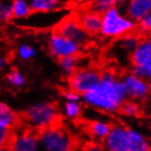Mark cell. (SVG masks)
Returning <instances> with one entry per match:
<instances>
[{"instance_id":"obj_22","label":"cell","mask_w":151,"mask_h":151,"mask_svg":"<svg viewBox=\"0 0 151 151\" xmlns=\"http://www.w3.org/2000/svg\"><path fill=\"white\" fill-rule=\"evenodd\" d=\"M119 112L123 115H125V116H129V117L137 116L141 112V107H140L139 103L127 100L121 106Z\"/></svg>"},{"instance_id":"obj_32","label":"cell","mask_w":151,"mask_h":151,"mask_svg":"<svg viewBox=\"0 0 151 151\" xmlns=\"http://www.w3.org/2000/svg\"><path fill=\"white\" fill-rule=\"evenodd\" d=\"M149 150L151 151V144H150V147H149Z\"/></svg>"},{"instance_id":"obj_5","label":"cell","mask_w":151,"mask_h":151,"mask_svg":"<svg viewBox=\"0 0 151 151\" xmlns=\"http://www.w3.org/2000/svg\"><path fill=\"white\" fill-rule=\"evenodd\" d=\"M137 29V23L122 14L117 6L102 16L100 34L105 38H122Z\"/></svg>"},{"instance_id":"obj_16","label":"cell","mask_w":151,"mask_h":151,"mask_svg":"<svg viewBox=\"0 0 151 151\" xmlns=\"http://www.w3.org/2000/svg\"><path fill=\"white\" fill-rule=\"evenodd\" d=\"M112 127L113 126L110 123L101 120H94L89 123L88 131L93 137L96 138L97 140H101L103 143L104 140L110 134Z\"/></svg>"},{"instance_id":"obj_8","label":"cell","mask_w":151,"mask_h":151,"mask_svg":"<svg viewBox=\"0 0 151 151\" xmlns=\"http://www.w3.org/2000/svg\"><path fill=\"white\" fill-rule=\"evenodd\" d=\"M54 32L68 40H73L80 45L84 46L90 40L89 35L82 27L75 15L69 16L60 20L55 27Z\"/></svg>"},{"instance_id":"obj_33","label":"cell","mask_w":151,"mask_h":151,"mask_svg":"<svg viewBox=\"0 0 151 151\" xmlns=\"http://www.w3.org/2000/svg\"><path fill=\"white\" fill-rule=\"evenodd\" d=\"M149 137H150V138H151V133H150V136H149Z\"/></svg>"},{"instance_id":"obj_9","label":"cell","mask_w":151,"mask_h":151,"mask_svg":"<svg viewBox=\"0 0 151 151\" xmlns=\"http://www.w3.org/2000/svg\"><path fill=\"white\" fill-rule=\"evenodd\" d=\"M82 47L79 43L60 36L54 31L49 38V51L58 60L63 58L79 55Z\"/></svg>"},{"instance_id":"obj_4","label":"cell","mask_w":151,"mask_h":151,"mask_svg":"<svg viewBox=\"0 0 151 151\" xmlns=\"http://www.w3.org/2000/svg\"><path fill=\"white\" fill-rule=\"evenodd\" d=\"M60 117L56 104L42 102L34 104L27 108L23 114V118L30 129L40 131L58 124Z\"/></svg>"},{"instance_id":"obj_21","label":"cell","mask_w":151,"mask_h":151,"mask_svg":"<svg viewBox=\"0 0 151 151\" xmlns=\"http://www.w3.org/2000/svg\"><path fill=\"white\" fill-rule=\"evenodd\" d=\"M64 114L69 119L75 120L81 116L82 114V105L78 102L66 101L64 104Z\"/></svg>"},{"instance_id":"obj_11","label":"cell","mask_w":151,"mask_h":151,"mask_svg":"<svg viewBox=\"0 0 151 151\" xmlns=\"http://www.w3.org/2000/svg\"><path fill=\"white\" fill-rule=\"evenodd\" d=\"M6 147L10 151H40L38 131L25 128L15 133Z\"/></svg>"},{"instance_id":"obj_23","label":"cell","mask_w":151,"mask_h":151,"mask_svg":"<svg viewBox=\"0 0 151 151\" xmlns=\"http://www.w3.org/2000/svg\"><path fill=\"white\" fill-rule=\"evenodd\" d=\"M6 81L13 86L20 87L26 83V79L24 75L17 70H11L6 76Z\"/></svg>"},{"instance_id":"obj_13","label":"cell","mask_w":151,"mask_h":151,"mask_svg":"<svg viewBox=\"0 0 151 151\" xmlns=\"http://www.w3.org/2000/svg\"><path fill=\"white\" fill-rule=\"evenodd\" d=\"M149 12H151V0H131L126 6L124 15L138 23Z\"/></svg>"},{"instance_id":"obj_17","label":"cell","mask_w":151,"mask_h":151,"mask_svg":"<svg viewBox=\"0 0 151 151\" xmlns=\"http://www.w3.org/2000/svg\"><path fill=\"white\" fill-rule=\"evenodd\" d=\"M32 12L47 13L58 10L63 6V3L58 0H32L29 2Z\"/></svg>"},{"instance_id":"obj_18","label":"cell","mask_w":151,"mask_h":151,"mask_svg":"<svg viewBox=\"0 0 151 151\" xmlns=\"http://www.w3.org/2000/svg\"><path fill=\"white\" fill-rule=\"evenodd\" d=\"M58 61H59L60 70H63V74L68 78H70L73 74H74L80 69L79 68V63H80L79 55L63 58L59 60Z\"/></svg>"},{"instance_id":"obj_6","label":"cell","mask_w":151,"mask_h":151,"mask_svg":"<svg viewBox=\"0 0 151 151\" xmlns=\"http://www.w3.org/2000/svg\"><path fill=\"white\" fill-rule=\"evenodd\" d=\"M130 73L147 82L151 81V38L141 39L130 58Z\"/></svg>"},{"instance_id":"obj_24","label":"cell","mask_w":151,"mask_h":151,"mask_svg":"<svg viewBox=\"0 0 151 151\" xmlns=\"http://www.w3.org/2000/svg\"><path fill=\"white\" fill-rule=\"evenodd\" d=\"M0 19L1 21H9L14 19L13 15V2L2 1L0 5Z\"/></svg>"},{"instance_id":"obj_20","label":"cell","mask_w":151,"mask_h":151,"mask_svg":"<svg viewBox=\"0 0 151 151\" xmlns=\"http://www.w3.org/2000/svg\"><path fill=\"white\" fill-rule=\"evenodd\" d=\"M116 4L117 2L114 1V0H97V1L91 2L90 5H88V9L100 16H103L108 10H110L112 7L116 6Z\"/></svg>"},{"instance_id":"obj_10","label":"cell","mask_w":151,"mask_h":151,"mask_svg":"<svg viewBox=\"0 0 151 151\" xmlns=\"http://www.w3.org/2000/svg\"><path fill=\"white\" fill-rule=\"evenodd\" d=\"M121 80L128 99L131 101L140 103L144 102L149 97L150 87L148 82L137 77L131 73H126Z\"/></svg>"},{"instance_id":"obj_29","label":"cell","mask_w":151,"mask_h":151,"mask_svg":"<svg viewBox=\"0 0 151 151\" xmlns=\"http://www.w3.org/2000/svg\"><path fill=\"white\" fill-rule=\"evenodd\" d=\"M6 64V59H4V57H1V59H0V67H1V69H4Z\"/></svg>"},{"instance_id":"obj_31","label":"cell","mask_w":151,"mask_h":151,"mask_svg":"<svg viewBox=\"0 0 151 151\" xmlns=\"http://www.w3.org/2000/svg\"><path fill=\"white\" fill-rule=\"evenodd\" d=\"M149 87H150V95H149V97L151 98V81L149 82Z\"/></svg>"},{"instance_id":"obj_15","label":"cell","mask_w":151,"mask_h":151,"mask_svg":"<svg viewBox=\"0 0 151 151\" xmlns=\"http://www.w3.org/2000/svg\"><path fill=\"white\" fill-rule=\"evenodd\" d=\"M17 122V114L6 104H0V130L12 131Z\"/></svg>"},{"instance_id":"obj_7","label":"cell","mask_w":151,"mask_h":151,"mask_svg":"<svg viewBox=\"0 0 151 151\" xmlns=\"http://www.w3.org/2000/svg\"><path fill=\"white\" fill-rule=\"evenodd\" d=\"M103 72L96 68H80L74 74L68 78L69 89L83 96L99 84Z\"/></svg>"},{"instance_id":"obj_25","label":"cell","mask_w":151,"mask_h":151,"mask_svg":"<svg viewBox=\"0 0 151 151\" xmlns=\"http://www.w3.org/2000/svg\"><path fill=\"white\" fill-rule=\"evenodd\" d=\"M17 54L19 57L24 60H29L36 55V50L29 44H22L17 49Z\"/></svg>"},{"instance_id":"obj_12","label":"cell","mask_w":151,"mask_h":151,"mask_svg":"<svg viewBox=\"0 0 151 151\" xmlns=\"http://www.w3.org/2000/svg\"><path fill=\"white\" fill-rule=\"evenodd\" d=\"M76 17L83 29L90 36L100 33L102 28V16L91 11L90 9H87L80 12Z\"/></svg>"},{"instance_id":"obj_3","label":"cell","mask_w":151,"mask_h":151,"mask_svg":"<svg viewBox=\"0 0 151 151\" xmlns=\"http://www.w3.org/2000/svg\"><path fill=\"white\" fill-rule=\"evenodd\" d=\"M40 151H75L76 143L70 133L60 125L38 131Z\"/></svg>"},{"instance_id":"obj_28","label":"cell","mask_w":151,"mask_h":151,"mask_svg":"<svg viewBox=\"0 0 151 151\" xmlns=\"http://www.w3.org/2000/svg\"><path fill=\"white\" fill-rule=\"evenodd\" d=\"M83 151H106L103 145L99 144H91L88 145Z\"/></svg>"},{"instance_id":"obj_2","label":"cell","mask_w":151,"mask_h":151,"mask_svg":"<svg viewBox=\"0 0 151 151\" xmlns=\"http://www.w3.org/2000/svg\"><path fill=\"white\" fill-rule=\"evenodd\" d=\"M103 146L106 151H150V145L143 135L123 126H113Z\"/></svg>"},{"instance_id":"obj_14","label":"cell","mask_w":151,"mask_h":151,"mask_svg":"<svg viewBox=\"0 0 151 151\" xmlns=\"http://www.w3.org/2000/svg\"><path fill=\"white\" fill-rule=\"evenodd\" d=\"M141 39L139 38L138 34L131 33L127 36H124L114 43V50L117 52L118 55H124L129 59L130 63V58L133 54V52L135 51L137 47L140 42Z\"/></svg>"},{"instance_id":"obj_1","label":"cell","mask_w":151,"mask_h":151,"mask_svg":"<svg viewBox=\"0 0 151 151\" xmlns=\"http://www.w3.org/2000/svg\"><path fill=\"white\" fill-rule=\"evenodd\" d=\"M127 99L122 80L110 70L103 72L99 84L83 95V100L86 104L106 113L119 112Z\"/></svg>"},{"instance_id":"obj_30","label":"cell","mask_w":151,"mask_h":151,"mask_svg":"<svg viewBox=\"0 0 151 151\" xmlns=\"http://www.w3.org/2000/svg\"><path fill=\"white\" fill-rule=\"evenodd\" d=\"M1 151H10V149L8 147H2L1 148Z\"/></svg>"},{"instance_id":"obj_27","label":"cell","mask_w":151,"mask_h":151,"mask_svg":"<svg viewBox=\"0 0 151 151\" xmlns=\"http://www.w3.org/2000/svg\"><path fill=\"white\" fill-rule=\"evenodd\" d=\"M63 97L65 98V100L67 101H70V102H78L80 103V101H81L83 99V96L78 94L77 93L72 91V90H66L63 93Z\"/></svg>"},{"instance_id":"obj_26","label":"cell","mask_w":151,"mask_h":151,"mask_svg":"<svg viewBox=\"0 0 151 151\" xmlns=\"http://www.w3.org/2000/svg\"><path fill=\"white\" fill-rule=\"evenodd\" d=\"M137 30L139 33L142 34L151 33V12L145 16L137 23Z\"/></svg>"},{"instance_id":"obj_19","label":"cell","mask_w":151,"mask_h":151,"mask_svg":"<svg viewBox=\"0 0 151 151\" xmlns=\"http://www.w3.org/2000/svg\"><path fill=\"white\" fill-rule=\"evenodd\" d=\"M32 13L29 2L25 0H14L13 1V15L14 19H26Z\"/></svg>"}]
</instances>
